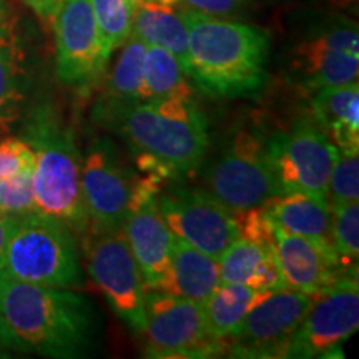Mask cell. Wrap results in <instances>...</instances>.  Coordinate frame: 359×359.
<instances>
[{
	"instance_id": "obj_1",
	"label": "cell",
	"mask_w": 359,
	"mask_h": 359,
	"mask_svg": "<svg viewBox=\"0 0 359 359\" xmlns=\"http://www.w3.org/2000/svg\"><path fill=\"white\" fill-rule=\"evenodd\" d=\"M93 120L128 143L142 170L165 180L198 168L208 148V123L193 98L123 102L102 97Z\"/></svg>"
},
{
	"instance_id": "obj_2",
	"label": "cell",
	"mask_w": 359,
	"mask_h": 359,
	"mask_svg": "<svg viewBox=\"0 0 359 359\" xmlns=\"http://www.w3.org/2000/svg\"><path fill=\"white\" fill-rule=\"evenodd\" d=\"M182 15L188 32V77L201 92L240 98L263 88L269 53L264 30L187 8H182Z\"/></svg>"
},
{
	"instance_id": "obj_3",
	"label": "cell",
	"mask_w": 359,
	"mask_h": 359,
	"mask_svg": "<svg viewBox=\"0 0 359 359\" xmlns=\"http://www.w3.org/2000/svg\"><path fill=\"white\" fill-rule=\"evenodd\" d=\"M0 313L25 351L48 358H85L95 348L100 316L82 294L7 278Z\"/></svg>"
},
{
	"instance_id": "obj_4",
	"label": "cell",
	"mask_w": 359,
	"mask_h": 359,
	"mask_svg": "<svg viewBox=\"0 0 359 359\" xmlns=\"http://www.w3.org/2000/svg\"><path fill=\"white\" fill-rule=\"evenodd\" d=\"M22 140L29 143L35 155V210L85 235L88 217L80 185L82 155L74 130L52 105L42 103L27 116Z\"/></svg>"
},
{
	"instance_id": "obj_5",
	"label": "cell",
	"mask_w": 359,
	"mask_h": 359,
	"mask_svg": "<svg viewBox=\"0 0 359 359\" xmlns=\"http://www.w3.org/2000/svg\"><path fill=\"white\" fill-rule=\"evenodd\" d=\"M4 271L17 281L52 288L83 283V269L74 230L60 219L35 210L17 217L8 240Z\"/></svg>"
},
{
	"instance_id": "obj_6",
	"label": "cell",
	"mask_w": 359,
	"mask_h": 359,
	"mask_svg": "<svg viewBox=\"0 0 359 359\" xmlns=\"http://www.w3.org/2000/svg\"><path fill=\"white\" fill-rule=\"evenodd\" d=\"M205 190L233 213L263 206L281 195L266 151V137L238 130L205 172Z\"/></svg>"
},
{
	"instance_id": "obj_7",
	"label": "cell",
	"mask_w": 359,
	"mask_h": 359,
	"mask_svg": "<svg viewBox=\"0 0 359 359\" xmlns=\"http://www.w3.org/2000/svg\"><path fill=\"white\" fill-rule=\"evenodd\" d=\"M83 236V255L90 278L116 316L133 333L142 334L147 286L123 230H87Z\"/></svg>"
},
{
	"instance_id": "obj_8",
	"label": "cell",
	"mask_w": 359,
	"mask_h": 359,
	"mask_svg": "<svg viewBox=\"0 0 359 359\" xmlns=\"http://www.w3.org/2000/svg\"><path fill=\"white\" fill-rule=\"evenodd\" d=\"M156 203L173 235L210 257L219 259L240 238L236 213L201 188L173 180L167 187L161 185Z\"/></svg>"
},
{
	"instance_id": "obj_9",
	"label": "cell",
	"mask_w": 359,
	"mask_h": 359,
	"mask_svg": "<svg viewBox=\"0 0 359 359\" xmlns=\"http://www.w3.org/2000/svg\"><path fill=\"white\" fill-rule=\"evenodd\" d=\"M266 151L281 195L302 191L326 198L338 147L311 118H299L268 137Z\"/></svg>"
},
{
	"instance_id": "obj_10",
	"label": "cell",
	"mask_w": 359,
	"mask_h": 359,
	"mask_svg": "<svg viewBox=\"0 0 359 359\" xmlns=\"http://www.w3.org/2000/svg\"><path fill=\"white\" fill-rule=\"evenodd\" d=\"M145 338L148 356L206 358L226 351V343L208 333L203 303L151 290L145 299Z\"/></svg>"
},
{
	"instance_id": "obj_11",
	"label": "cell",
	"mask_w": 359,
	"mask_h": 359,
	"mask_svg": "<svg viewBox=\"0 0 359 359\" xmlns=\"http://www.w3.org/2000/svg\"><path fill=\"white\" fill-rule=\"evenodd\" d=\"M314 296L291 288L264 291L226 341L235 358H285Z\"/></svg>"
},
{
	"instance_id": "obj_12",
	"label": "cell",
	"mask_w": 359,
	"mask_h": 359,
	"mask_svg": "<svg viewBox=\"0 0 359 359\" xmlns=\"http://www.w3.org/2000/svg\"><path fill=\"white\" fill-rule=\"evenodd\" d=\"M55 65L62 83L88 93L105 74L110 55L105 52L90 0H62L52 19Z\"/></svg>"
},
{
	"instance_id": "obj_13",
	"label": "cell",
	"mask_w": 359,
	"mask_h": 359,
	"mask_svg": "<svg viewBox=\"0 0 359 359\" xmlns=\"http://www.w3.org/2000/svg\"><path fill=\"white\" fill-rule=\"evenodd\" d=\"M359 327L358 275H344L314 294L311 308L290 339L285 358H330Z\"/></svg>"
},
{
	"instance_id": "obj_14",
	"label": "cell",
	"mask_w": 359,
	"mask_h": 359,
	"mask_svg": "<svg viewBox=\"0 0 359 359\" xmlns=\"http://www.w3.org/2000/svg\"><path fill=\"white\" fill-rule=\"evenodd\" d=\"M80 185L88 230H122L137 180L110 138L90 142L82 158Z\"/></svg>"
},
{
	"instance_id": "obj_15",
	"label": "cell",
	"mask_w": 359,
	"mask_h": 359,
	"mask_svg": "<svg viewBox=\"0 0 359 359\" xmlns=\"http://www.w3.org/2000/svg\"><path fill=\"white\" fill-rule=\"evenodd\" d=\"M165 178L148 175L145 180H137L132 201L123 222V235L143 275L147 290H156L165 273L168 271L177 236L161 217L156 193Z\"/></svg>"
},
{
	"instance_id": "obj_16",
	"label": "cell",
	"mask_w": 359,
	"mask_h": 359,
	"mask_svg": "<svg viewBox=\"0 0 359 359\" xmlns=\"http://www.w3.org/2000/svg\"><path fill=\"white\" fill-rule=\"evenodd\" d=\"M275 250L286 288L314 296L346 275L333 246L291 235L278 226H275Z\"/></svg>"
},
{
	"instance_id": "obj_17",
	"label": "cell",
	"mask_w": 359,
	"mask_h": 359,
	"mask_svg": "<svg viewBox=\"0 0 359 359\" xmlns=\"http://www.w3.org/2000/svg\"><path fill=\"white\" fill-rule=\"evenodd\" d=\"M290 77L306 93L358 82L359 55L331 50L303 39L291 52Z\"/></svg>"
},
{
	"instance_id": "obj_18",
	"label": "cell",
	"mask_w": 359,
	"mask_h": 359,
	"mask_svg": "<svg viewBox=\"0 0 359 359\" xmlns=\"http://www.w3.org/2000/svg\"><path fill=\"white\" fill-rule=\"evenodd\" d=\"M264 213L280 230L308 238L316 243L331 245L333 208L321 196L302 191L278 195L263 205Z\"/></svg>"
},
{
	"instance_id": "obj_19",
	"label": "cell",
	"mask_w": 359,
	"mask_h": 359,
	"mask_svg": "<svg viewBox=\"0 0 359 359\" xmlns=\"http://www.w3.org/2000/svg\"><path fill=\"white\" fill-rule=\"evenodd\" d=\"M219 285L218 259L177 238L170 268L156 290L190 302L205 303Z\"/></svg>"
},
{
	"instance_id": "obj_20",
	"label": "cell",
	"mask_w": 359,
	"mask_h": 359,
	"mask_svg": "<svg viewBox=\"0 0 359 359\" xmlns=\"http://www.w3.org/2000/svg\"><path fill=\"white\" fill-rule=\"evenodd\" d=\"M311 120L338 150L359 148V83L327 87L313 93Z\"/></svg>"
},
{
	"instance_id": "obj_21",
	"label": "cell",
	"mask_w": 359,
	"mask_h": 359,
	"mask_svg": "<svg viewBox=\"0 0 359 359\" xmlns=\"http://www.w3.org/2000/svg\"><path fill=\"white\" fill-rule=\"evenodd\" d=\"M130 35L173 53L188 75V32L182 8L137 0Z\"/></svg>"
},
{
	"instance_id": "obj_22",
	"label": "cell",
	"mask_w": 359,
	"mask_h": 359,
	"mask_svg": "<svg viewBox=\"0 0 359 359\" xmlns=\"http://www.w3.org/2000/svg\"><path fill=\"white\" fill-rule=\"evenodd\" d=\"M29 77L20 37L12 22L0 20V128L19 118L27 100Z\"/></svg>"
},
{
	"instance_id": "obj_23",
	"label": "cell",
	"mask_w": 359,
	"mask_h": 359,
	"mask_svg": "<svg viewBox=\"0 0 359 359\" xmlns=\"http://www.w3.org/2000/svg\"><path fill=\"white\" fill-rule=\"evenodd\" d=\"M263 293L264 291L253 290L246 285L222 283L203 303L205 321L210 336L226 343L240 326L248 309L258 302Z\"/></svg>"
},
{
	"instance_id": "obj_24",
	"label": "cell",
	"mask_w": 359,
	"mask_h": 359,
	"mask_svg": "<svg viewBox=\"0 0 359 359\" xmlns=\"http://www.w3.org/2000/svg\"><path fill=\"white\" fill-rule=\"evenodd\" d=\"M165 98H193L190 77L173 53L155 45H147L142 100Z\"/></svg>"
},
{
	"instance_id": "obj_25",
	"label": "cell",
	"mask_w": 359,
	"mask_h": 359,
	"mask_svg": "<svg viewBox=\"0 0 359 359\" xmlns=\"http://www.w3.org/2000/svg\"><path fill=\"white\" fill-rule=\"evenodd\" d=\"M145 50L147 45L142 40L135 39L133 35L125 40L109 75L103 97L123 102L142 100Z\"/></svg>"
},
{
	"instance_id": "obj_26",
	"label": "cell",
	"mask_w": 359,
	"mask_h": 359,
	"mask_svg": "<svg viewBox=\"0 0 359 359\" xmlns=\"http://www.w3.org/2000/svg\"><path fill=\"white\" fill-rule=\"evenodd\" d=\"M98 34L105 52L118 50L132 34L133 12L137 0H90Z\"/></svg>"
},
{
	"instance_id": "obj_27",
	"label": "cell",
	"mask_w": 359,
	"mask_h": 359,
	"mask_svg": "<svg viewBox=\"0 0 359 359\" xmlns=\"http://www.w3.org/2000/svg\"><path fill=\"white\" fill-rule=\"evenodd\" d=\"M275 251V246H263L246 238H238L218 259L222 283L246 285L259 263Z\"/></svg>"
},
{
	"instance_id": "obj_28",
	"label": "cell",
	"mask_w": 359,
	"mask_h": 359,
	"mask_svg": "<svg viewBox=\"0 0 359 359\" xmlns=\"http://www.w3.org/2000/svg\"><path fill=\"white\" fill-rule=\"evenodd\" d=\"M331 245L348 273H358L359 258V201L331 206Z\"/></svg>"
},
{
	"instance_id": "obj_29",
	"label": "cell",
	"mask_w": 359,
	"mask_h": 359,
	"mask_svg": "<svg viewBox=\"0 0 359 359\" xmlns=\"http://www.w3.org/2000/svg\"><path fill=\"white\" fill-rule=\"evenodd\" d=\"M326 198L331 206L359 201V148L338 150L327 178Z\"/></svg>"
},
{
	"instance_id": "obj_30",
	"label": "cell",
	"mask_w": 359,
	"mask_h": 359,
	"mask_svg": "<svg viewBox=\"0 0 359 359\" xmlns=\"http://www.w3.org/2000/svg\"><path fill=\"white\" fill-rule=\"evenodd\" d=\"M32 212H35L34 167L0 180V213L22 217Z\"/></svg>"
},
{
	"instance_id": "obj_31",
	"label": "cell",
	"mask_w": 359,
	"mask_h": 359,
	"mask_svg": "<svg viewBox=\"0 0 359 359\" xmlns=\"http://www.w3.org/2000/svg\"><path fill=\"white\" fill-rule=\"evenodd\" d=\"M35 155L22 138H6L0 142V180L11 177L27 167H34Z\"/></svg>"
},
{
	"instance_id": "obj_32",
	"label": "cell",
	"mask_w": 359,
	"mask_h": 359,
	"mask_svg": "<svg viewBox=\"0 0 359 359\" xmlns=\"http://www.w3.org/2000/svg\"><path fill=\"white\" fill-rule=\"evenodd\" d=\"M180 7L205 13V15L231 19L243 12L246 0H180Z\"/></svg>"
},
{
	"instance_id": "obj_33",
	"label": "cell",
	"mask_w": 359,
	"mask_h": 359,
	"mask_svg": "<svg viewBox=\"0 0 359 359\" xmlns=\"http://www.w3.org/2000/svg\"><path fill=\"white\" fill-rule=\"evenodd\" d=\"M22 2H24L27 7L32 8L40 19L52 22L57 8L60 7L62 0H22Z\"/></svg>"
},
{
	"instance_id": "obj_34",
	"label": "cell",
	"mask_w": 359,
	"mask_h": 359,
	"mask_svg": "<svg viewBox=\"0 0 359 359\" xmlns=\"http://www.w3.org/2000/svg\"><path fill=\"white\" fill-rule=\"evenodd\" d=\"M17 217H8L6 213H0V268L4 269V262H6V251L8 240H11L12 230L15 226Z\"/></svg>"
},
{
	"instance_id": "obj_35",
	"label": "cell",
	"mask_w": 359,
	"mask_h": 359,
	"mask_svg": "<svg viewBox=\"0 0 359 359\" xmlns=\"http://www.w3.org/2000/svg\"><path fill=\"white\" fill-rule=\"evenodd\" d=\"M0 349H19V351H25L24 344L13 334V331L7 325L2 313H0Z\"/></svg>"
},
{
	"instance_id": "obj_36",
	"label": "cell",
	"mask_w": 359,
	"mask_h": 359,
	"mask_svg": "<svg viewBox=\"0 0 359 359\" xmlns=\"http://www.w3.org/2000/svg\"><path fill=\"white\" fill-rule=\"evenodd\" d=\"M316 2H321L326 7L336 8L341 12H353L358 8V0H316Z\"/></svg>"
},
{
	"instance_id": "obj_37",
	"label": "cell",
	"mask_w": 359,
	"mask_h": 359,
	"mask_svg": "<svg viewBox=\"0 0 359 359\" xmlns=\"http://www.w3.org/2000/svg\"><path fill=\"white\" fill-rule=\"evenodd\" d=\"M147 2H155V4H161V6H172V7H180V0H147Z\"/></svg>"
},
{
	"instance_id": "obj_38",
	"label": "cell",
	"mask_w": 359,
	"mask_h": 359,
	"mask_svg": "<svg viewBox=\"0 0 359 359\" xmlns=\"http://www.w3.org/2000/svg\"><path fill=\"white\" fill-rule=\"evenodd\" d=\"M7 275H6V271H4L2 268H0V296H2V291H4V286H6V283H7Z\"/></svg>"
},
{
	"instance_id": "obj_39",
	"label": "cell",
	"mask_w": 359,
	"mask_h": 359,
	"mask_svg": "<svg viewBox=\"0 0 359 359\" xmlns=\"http://www.w3.org/2000/svg\"><path fill=\"white\" fill-rule=\"evenodd\" d=\"M6 15V6H4V0H0V20Z\"/></svg>"
}]
</instances>
